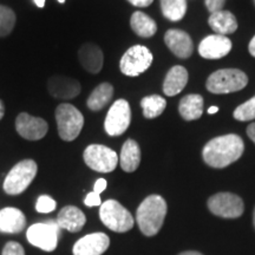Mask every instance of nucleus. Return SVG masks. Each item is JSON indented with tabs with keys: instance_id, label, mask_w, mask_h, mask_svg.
Wrapping results in <instances>:
<instances>
[{
	"instance_id": "obj_1",
	"label": "nucleus",
	"mask_w": 255,
	"mask_h": 255,
	"mask_svg": "<svg viewBox=\"0 0 255 255\" xmlns=\"http://www.w3.org/2000/svg\"><path fill=\"white\" fill-rule=\"evenodd\" d=\"M244 150L245 144L241 137L228 133L210 139L203 148L202 157L209 167L222 169L237 162Z\"/></svg>"
},
{
	"instance_id": "obj_2",
	"label": "nucleus",
	"mask_w": 255,
	"mask_h": 255,
	"mask_svg": "<svg viewBox=\"0 0 255 255\" xmlns=\"http://www.w3.org/2000/svg\"><path fill=\"white\" fill-rule=\"evenodd\" d=\"M167 202L162 196L150 195L137 208L136 221L145 237H154L161 231L167 215Z\"/></svg>"
},
{
	"instance_id": "obj_3",
	"label": "nucleus",
	"mask_w": 255,
	"mask_h": 255,
	"mask_svg": "<svg viewBox=\"0 0 255 255\" xmlns=\"http://www.w3.org/2000/svg\"><path fill=\"white\" fill-rule=\"evenodd\" d=\"M248 77L238 69H222L213 72L206 82L207 90L216 95L232 94L246 88Z\"/></svg>"
},
{
	"instance_id": "obj_4",
	"label": "nucleus",
	"mask_w": 255,
	"mask_h": 255,
	"mask_svg": "<svg viewBox=\"0 0 255 255\" xmlns=\"http://www.w3.org/2000/svg\"><path fill=\"white\" fill-rule=\"evenodd\" d=\"M56 121L59 137L65 142L75 141L84 126V117L72 104L63 103L56 109Z\"/></svg>"
},
{
	"instance_id": "obj_5",
	"label": "nucleus",
	"mask_w": 255,
	"mask_h": 255,
	"mask_svg": "<svg viewBox=\"0 0 255 255\" xmlns=\"http://www.w3.org/2000/svg\"><path fill=\"white\" fill-rule=\"evenodd\" d=\"M100 218L105 227L116 233L128 232L133 227L131 213L116 200H108L102 203Z\"/></svg>"
},
{
	"instance_id": "obj_6",
	"label": "nucleus",
	"mask_w": 255,
	"mask_h": 255,
	"mask_svg": "<svg viewBox=\"0 0 255 255\" xmlns=\"http://www.w3.org/2000/svg\"><path fill=\"white\" fill-rule=\"evenodd\" d=\"M38 165L33 159H24L14 165L4 181V190L8 195H19L34 180Z\"/></svg>"
},
{
	"instance_id": "obj_7",
	"label": "nucleus",
	"mask_w": 255,
	"mask_h": 255,
	"mask_svg": "<svg viewBox=\"0 0 255 255\" xmlns=\"http://www.w3.org/2000/svg\"><path fill=\"white\" fill-rule=\"evenodd\" d=\"M59 226L57 221L49 220L46 222H39L32 225L27 229L26 238L32 246L40 248L45 252H52L58 244Z\"/></svg>"
},
{
	"instance_id": "obj_8",
	"label": "nucleus",
	"mask_w": 255,
	"mask_h": 255,
	"mask_svg": "<svg viewBox=\"0 0 255 255\" xmlns=\"http://www.w3.org/2000/svg\"><path fill=\"white\" fill-rule=\"evenodd\" d=\"M152 59L154 57L148 47L135 45L130 47L123 55L120 62V69L123 75L137 77L150 68Z\"/></svg>"
},
{
	"instance_id": "obj_9",
	"label": "nucleus",
	"mask_w": 255,
	"mask_h": 255,
	"mask_svg": "<svg viewBox=\"0 0 255 255\" xmlns=\"http://www.w3.org/2000/svg\"><path fill=\"white\" fill-rule=\"evenodd\" d=\"M83 157L88 167L98 173H111L120 162L116 151L102 144L89 145L84 150Z\"/></svg>"
},
{
	"instance_id": "obj_10",
	"label": "nucleus",
	"mask_w": 255,
	"mask_h": 255,
	"mask_svg": "<svg viewBox=\"0 0 255 255\" xmlns=\"http://www.w3.org/2000/svg\"><path fill=\"white\" fill-rule=\"evenodd\" d=\"M208 208L220 218L237 219L244 214L245 205L241 197L235 194L218 193L209 197Z\"/></svg>"
},
{
	"instance_id": "obj_11",
	"label": "nucleus",
	"mask_w": 255,
	"mask_h": 255,
	"mask_svg": "<svg viewBox=\"0 0 255 255\" xmlns=\"http://www.w3.org/2000/svg\"><path fill=\"white\" fill-rule=\"evenodd\" d=\"M131 122V110L126 100H117L111 105L105 117L104 129L109 136H121Z\"/></svg>"
},
{
	"instance_id": "obj_12",
	"label": "nucleus",
	"mask_w": 255,
	"mask_h": 255,
	"mask_svg": "<svg viewBox=\"0 0 255 255\" xmlns=\"http://www.w3.org/2000/svg\"><path fill=\"white\" fill-rule=\"evenodd\" d=\"M15 129L23 138L39 141L49 131V126L41 117H33L26 113H21L15 120Z\"/></svg>"
},
{
	"instance_id": "obj_13",
	"label": "nucleus",
	"mask_w": 255,
	"mask_h": 255,
	"mask_svg": "<svg viewBox=\"0 0 255 255\" xmlns=\"http://www.w3.org/2000/svg\"><path fill=\"white\" fill-rule=\"evenodd\" d=\"M110 246V239L104 233H92L79 239L72 248L73 255H102Z\"/></svg>"
},
{
	"instance_id": "obj_14",
	"label": "nucleus",
	"mask_w": 255,
	"mask_h": 255,
	"mask_svg": "<svg viewBox=\"0 0 255 255\" xmlns=\"http://www.w3.org/2000/svg\"><path fill=\"white\" fill-rule=\"evenodd\" d=\"M232 46V40L227 36L212 34L201 41L199 53L206 59H220L231 52Z\"/></svg>"
},
{
	"instance_id": "obj_15",
	"label": "nucleus",
	"mask_w": 255,
	"mask_h": 255,
	"mask_svg": "<svg viewBox=\"0 0 255 255\" xmlns=\"http://www.w3.org/2000/svg\"><path fill=\"white\" fill-rule=\"evenodd\" d=\"M164 43L178 58L187 59L193 55V40L189 34L182 30H176V28L168 30L164 34Z\"/></svg>"
},
{
	"instance_id": "obj_16",
	"label": "nucleus",
	"mask_w": 255,
	"mask_h": 255,
	"mask_svg": "<svg viewBox=\"0 0 255 255\" xmlns=\"http://www.w3.org/2000/svg\"><path fill=\"white\" fill-rule=\"evenodd\" d=\"M47 89L51 96L60 100H71L81 94V84L73 78L64 76H53L49 79Z\"/></svg>"
},
{
	"instance_id": "obj_17",
	"label": "nucleus",
	"mask_w": 255,
	"mask_h": 255,
	"mask_svg": "<svg viewBox=\"0 0 255 255\" xmlns=\"http://www.w3.org/2000/svg\"><path fill=\"white\" fill-rule=\"evenodd\" d=\"M78 58L83 68L90 73L101 72L102 68H103V51L96 44L87 43L82 45L78 51Z\"/></svg>"
},
{
	"instance_id": "obj_18",
	"label": "nucleus",
	"mask_w": 255,
	"mask_h": 255,
	"mask_svg": "<svg viewBox=\"0 0 255 255\" xmlns=\"http://www.w3.org/2000/svg\"><path fill=\"white\" fill-rule=\"evenodd\" d=\"M87 218L81 209L75 206H66L60 210L57 216L59 228L66 229L71 233H77L84 227Z\"/></svg>"
},
{
	"instance_id": "obj_19",
	"label": "nucleus",
	"mask_w": 255,
	"mask_h": 255,
	"mask_svg": "<svg viewBox=\"0 0 255 255\" xmlns=\"http://www.w3.org/2000/svg\"><path fill=\"white\" fill-rule=\"evenodd\" d=\"M26 226L24 213L18 208L7 207L0 210V233L17 234Z\"/></svg>"
},
{
	"instance_id": "obj_20",
	"label": "nucleus",
	"mask_w": 255,
	"mask_h": 255,
	"mask_svg": "<svg viewBox=\"0 0 255 255\" xmlns=\"http://www.w3.org/2000/svg\"><path fill=\"white\" fill-rule=\"evenodd\" d=\"M188 83V71L186 68L176 65L169 70L163 83V92L167 96H176L186 88Z\"/></svg>"
},
{
	"instance_id": "obj_21",
	"label": "nucleus",
	"mask_w": 255,
	"mask_h": 255,
	"mask_svg": "<svg viewBox=\"0 0 255 255\" xmlns=\"http://www.w3.org/2000/svg\"><path fill=\"white\" fill-rule=\"evenodd\" d=\"M208 23L212 30L216 32V34H221V36L232 34L238 30V20L235 15L225 9L210 14Z\"/></svg>"
},
{
	"instance_id": "obj_22",
	"label": "nucleus",
	"mask_w": 255,
	"mask_h": 255,
	"mask_svg": "<svg viewBox=\"0 0 255 255\" xmlns=\"http://www.w3.org/2000/svg\"><path fill=\"white\" fill-rule=\"evenodd\" d=\"M141 163V149L133 139H127L120 155V164L124 171L132 173Z\"/></svg>"
},
{
	"instance_id": "obj_23",
	"label": "nucleus",
	"mask_w": 255,
	"mask_h": 255,
	"mask_svg": "<svg viewBox=\"0 0 255 255\" xmlns=\"http://www.w3.org/2000/svg\"><path fill=\"white\" fill-rule=\"evenodd\" d=\"M178 113L186 121L199 120L203 114V98L201 95L184 96L178 104Z\"/></svg>"
},
{
	"instance_id": "obj_24",
	"label": "nucleus",
	"mask_w": 255,
	"mask_h": 255,
	"mask_svg": "<svg viewBox=\"0 0 255 255\" xmlns=\"http://www.w3.org/2000/svg\"><path fill=\"white\" fill-rule=\"evenodd\" d=\"M114 96V87L110 83H102L89 96L87 105L92 111H100L110 103Z\"/></svg>"
},
{
	"instance_id": "obj_25",
	"label": "nucleus",
	"mask_w": 255,
	"mask_h": 255,
	"mask_svg": "<svg viewBox=\"0 0 255 255\" xmlns=\"http://www.w3.org/2000/svg\"><path fill=\"white\" fill-rule=\"evenodd\" d=\"M130 26L137 36L142 38H150L157 31L154 19H151L148 14L137 11L130 18Z\"/></svg>"
},
{
	"instance_id": "obj_26",
	"label": "nucleus",
	"mask_w": 255,
	"mask_h": 255,
	"mask_svg": "<svg viewBox=\"0 0 255 255\" xmlns=\"http://www.w3.org/2000/svg\"><path fill=\"white\" fill-rule=\"evenodd\" d=\"M141 107L145 119L152 120L163 114L167 107V101L158 95L146 96L141 101Z\"/></svg>"
},
{
	"instance_id": "obj_27",
	"label": "nucleus",
	"mask_w": 255,
	"mask_h": 255,
	"mask_svg": "<svg viewBox=\"0 0 255 255\" xmlns=\"http://www.w3.org/2000/svg\"><path fill=\"white\" fill-rule=\"evenodd\" d=\"M162 13L171 21H180L187 12V0H159Z\"/></svg>"
},
{
	"instance_id": "obj_28",
	"label": "nucleus",
	"mask_w": 255,
	"mask_h": 255,
	"mask_svg": "<svg viewBox=\"0 0 255 255\" xmlns=\"http://www.w3.org/2000/svg\"><path fill=\"white\" fill-rule=\"evenodd\" d=\"M15 14L11 8L0 5V37H6L13 30Z\"/></svg>"
},
{
	"instance_id": "obj_29",
	"label": "nucleus",
	"mask_w": 255,
	"mask_h": 255,
	"mask_svg": "<svg viewBox=\"0 0 255 255\" xmlns=\"http://www.w3.org/2000/svg\"><path fill=\"white\" fill-rule=\"evenodd\" d=\"M235 120L246 122V121L255 120V96L251 100H248L245 103L239 105L233 114Z\"/></svg>"
},
{
	"instance_id": "obj_30",
	"label": "nucleus",
	"mask_w": 255,
	"mask_h": 255,
	"mask_svg": "<svg viewBox=\"0 0 255 255\" xmlns=\"http://www.w3.org/2000/svg\"><path fill=\"white\" fill-rule=\"evenodd\" d=\"M57 207V202L49 195H41L38 197L36 203V210L41 214H47V213L53 212Z\"/></svg>"
},
{
	"instance_id": "obj_31",
	"label": "nucleus",
	"mask_w": 255,
	"mask_h": 255,
	"mask_svg": "<svg viewBox=\"0 0 255 255\" xmlns=\"http://www.w3.org/2000/svg\"><path fill=\"white\" fill-rule=\"evenodd\" d=\"M1 255H25V251L20 244L14 241H9L5 245Z\"/></svg>"
},
{
	"instance_id": "obj_32",
	"label": "nucleus",
	"mask_w": 255,
	"mask_h": 255,
	"mask_svg": "<svg viewBox=\"0 0 255 255\" xmlns=\"http://www.w3.org/2000/svg\"><path fill=\"white\" fill-rule=\"evenodd\" d=\"M226 0H205L206 7L208 8L210 13H215V12L221 11L225 6Z\"/></svg>"
},
{
	"instance_id": "obj_33",
	"label": "nucleus",
	"mask_w": 255,
	"mask_h": 255,
	"mask_svg": "<svg viewBox=\"0 0 255 255\" xmlns=\"http://www.w3.org/2000/svg\"><path fill=\"white\" fill-rule=\"evenodd\" d=\"M84 203H85V206H88V207L101 206L102 205L101 196L98 195V194H96L95 191H91V193H89L87 197H85Z\"/></svg>"
},
{
	"instance_id": "obj_34",
	"label": "nucleus",
	"mask_w": 255,
	"mask_h": 255,
	"mask_svg": "<svg viewBox=\"0 0 255 255\" xmlns=\"http://www.w3.org/2000/svg\"><path fill=\"white\" fill-rule=\"evenodd\" d=\"M107 184H108L107 181H105L104 178H98L94 186V191L96 194H98V195H100L101 193H103V191L107 189Z\"/></svg>"
},
{
	"instance_id": "obj_35",
	"label": "nucleus",
	"mask_w": 255,
	"mask_h": 255,
	"mask_svg": "<svg viewBox=\"0 0 255 255\" xmlns=\"http://www.w3.org/2000/svg\"><path fill=\"white\" fill-rule=\"evenodd\" d=\"M128 1L136 7H146V6L151 5L154 0H128Z\"/></svg>"
},
{
	"instance_id": "obj_36",
	"label": "nucleus",
	"mask_w": 255,
	"mask_h": 255,
	"mask_svg": "<svg viewBox=\"0 0 255 255\" xmlns=\"http://www.w3.org/2000/svg\"><path fill=\"white\" fill-rule=\"evenodd\" d=\"M247 135L255 143V122L252 123L247 128Z\"/></svg>"
},
{
	"instance_id": "obj_37",
	"label": "nucleus",
	"mask_w": 255,
	"mask_h": 255,
	"mask_svg": "<svg viewBox=\"0 0 255 255\" xmlns=\"http://www.w3.org/2000/svg\"><path fill=\"white\" fill-rule=\"evenodd\" d=\"M248 50H250V53L253 57H255V36L252 38L250 41V45H248Z\"/></svg>"
},
{
	"instance_id": "obj_38",
	"label": "nucleus",
	"mask_w": 255,
	"mask_h": 255,
	"mask_svg": "<svg viewBox=\"0 0 255 255\" xmlns=\"http://www.w3.org/2000/svg\"><path fill=\"white\" fill-rule=\"evenodd\" d=\"M178 255H203L199 253V252H195V251H188V252H182V253H180Z\"/></svg>"
},
{
	"instance_id": "obj_39",
	"label": "nucleus",
	"mask_w": 255,
	"mask_h": 255,
	"mask_svg": "<svg viewBox=\"0 0 255 255\" xmlns=\"http://www.w3.org/2000/svg\"><path fill=\"white\" fill-rule=\"evenodd\" d=\"M4 115H5V107H4V103H2V102L0 101V121L2 120Z\"/></svg>"
},
{
	"instance_id": "obj_40",
	"label": "nucleus",
	"mask_w": 255,
	"mask_h": 255,
	"mask_svg": "<svg viewBox=\"0 0 255 255\" xmlns=\"http://www.w3.org/2000/svg\"><path fill=\"white\" fill-rule=\"evenodd\" d=\"M34 4H36L38 7H44V5H45V0H33Z\"/></svg>"
},
{
	"instance_id": "obj_41",
	"label": "nucleus",
	"mask_w": 255,
	"mask_h": 255,
	"mask_svg": "<svg viewBox=\"0 0 255 255\" xmlns=\"http://www.w3.org/2000/svg\"><path fill=\"white\" fill-rule=\"evenodd\" d=\"M219 111V108L218 107H210L208 109V114L209 115H213V114H216Z\"/></svg>"
},
{
	"instance_id": "obj_42",
	"label": "nucleus",
	"mask_w": 255,
	"mask_h": 255,
	"mask_svg": "<svg viewBox=\"0 0 255 255\" xmlns=\"http://www.w3.org/2000/svg\"><path fill=\"white\" fill-rule=\"evenodd\" d=\"M253 225H254V228H255V208H254V212H253Z\"/></svg>"
},
{
	"instance_id": "obj_43",
	"label": "nucleus",
	"mask_w": 255,
	"mask_h": 255,
	"mask_svg": "<svg viewBox=\"0 0 255 255\" xmlns=\"http://www.w3.org/2000/svg\"><path fill=\"white\" fill-rule=\"evenodd\" d=\"M60 4H63V2H65V0H58Z\"/></svg>"
},
{
	"instance_id": "obj_44",
	"label": "nucleus",
	"mask_w": 255,
	"mask_h": 255,
	"mask_svg": "<svg viewBox=\"0 0 255 255\" xmlns=\"http://www.w3.org/2000/svg\"><path fill=\"white\" fill-rule=\"evenodd\" d=\"M253 1H254V4H255V0H253Z\"/></svg>"
}]
</instances>
